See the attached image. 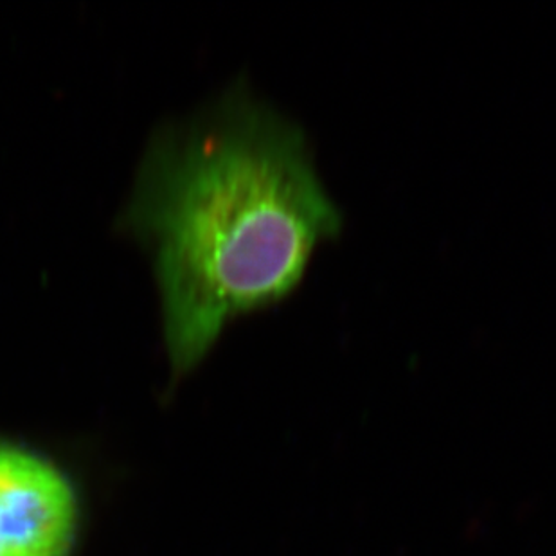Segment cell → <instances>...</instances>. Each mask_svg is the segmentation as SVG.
Segmentation results:
<instances>
[{
  "mask_svg": "<svg viewBox=\"0 0 556 556\" xmlns=\"http://www.w3.org/2000/svg\"><path fill=\"white\" fill-rule=\"evenodd\" d=\"M76 501L62 473L0 443V556H67Z\"/></svg>",
  "mask_w": 556,
  "mask_h": 556,
  "instance_id": "2",
  "label": "cell"
},
{
  "mask_svg": "<svg viewBox=\"0 0 556 556\" xmlns=\"http://www.w3.org/2000/svg\"><path fill=\"white\" fill-rule=\"evenodd\" d=\"M141 218L157 242L177 371L199 363L237 315L287 298L342 229L305 131L248 100L164 157Z\"/></svg>",
  "mask_w": 556,
  "mask_h": 556,
  "instance_id": "1",
  "label": "cell"
}]
</instances>
